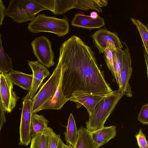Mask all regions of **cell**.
I'll return each mask as SVG.
<instances>
[{"label":"cell","mask_w":148,"mask_h":148,"mask_svg":"<svg viewBox=\"0 0 148 148\" xmlns=\"http://www.w3.org/2000/svg\"><path fill=\"white\" fill-rule=\"evenodd\" d=\"M58 61L61 66L62 92L66 98L69 99L77 90L101 95L113 92L97 65L94 52L79 37L73 36L62 44Z\"/></svg>","instance_id":"1"},{"label":"cell","mask_w":148,"mask_h":148,"mask_svg":"<svg viewBox=\"0 0 148 148\" xmlns=\"http://www.w3.org/2000/svg\"><path fill=\"white\" fill-rule=\"evenodd\" d=\"M123 96L118 90L104 97L97 105L86 122V129L90 132L98 130L104 127L105 123Z\"/></svg>","instance_id":"2"},{"label":"cell","mask_w":148,"mask_h":148,"mask_svg":"<svg viewBox=\"0 0 148 148\" xmlns=\"http://www.w3.org/2000/svg\"><path fill=\"white\" fill-rule=\"evenodd\" d=\"M46 10L43 0H11L6 9L5 16L18 23L31 21L40 12Z\"/></svg>","instance_id":"3"},{"label":"cell","mask_w":148,"mask_h":148,"mask_svg":"<svg viewBox=\"0 0 148 148\" xmlns=\"http://www.w3.org/2000/svg\"><path fill=\"white\" fill-rule=\"evenodd\" d=\"M28 29L33 33L50 32L60 37L67 34L69 30V23L66 19L47 16L44 14H38L29 23Z\"/></svg>","instance_id":"4"},{"label":"cell","mask_w":148,"mask_h":148,"mask_svg":"<svg viewBox=\"0 0 148 148\" xmlns=\"http://www.w3.org/2000/svg\"><path fill=\"white\" fill-rule=\"evenodd\" d=\"M61 77V66L58 62L52 75L40 88L38 92L32 99V113H36L39 111L40 108L55 93Z\"/></svg>","instance_id":"5"},{"label":"cell","mask_w":148,"mask_h":148,"mask_svg":"<svg viewBox=\"0 0 148 148\" xmlns=\"http://www.w3.org/2000/svg\"><path fill=\"white\" fill-rule=\"evenodd\" d=\"M31 45L34 55L42 64L47 68L54 65V56L48 38L45 36L38 37L32 41Z\"/></svg>","instance_id":"6"},{"label":"cell","mask_w":148,"mask_h":148,"mask_svg":"<svg viewBox=\"0 0 148 148\" xmlns=\"http://www.w3.org/2000/svg\"><path fill=\"white\" fill-rule=\"evenodd\" d=\"M90 37L100 54L106 48L115 50L123 48L117 34L108 30L105 27L91 34Z\"/></svg>","instance_id":"7"},{"label":"cell","mask_w":148,"mask_h":148,"mask_svg":"<svg viewBox=\"0 0 148 148\" xmlns=\"http://www.w3.org/2000/svg\"><path fill=\"white\" fill-rule=\"evenodd\" d=\"M14 85L8 73L0 74V98L5 111L8 113L12 111L19 99L13 90Z\"/></svg>","instance_id":"8"},{"label":"cell","mask_w":148,"mask_h":148,"mask_svg":"<svg viewBox=\"0 0 148 148\" xmlns=\"http://www.w3.org/2000/svg\"><path fill=\"white\" fill-rule=\"evenodd\" d=\"M20 127L19 144L27 146L31 142V137L30 130L32 119V101L29 92L23 98Z\"/></svg>","instance_id":"9"},{"label":"cell","mask_w":148,"mask_h":148,"mask_svg":"<svg viewBox=\"0 0 148 148\" xmlns=\"http://www.w3.org/2000/svg\"><path fill=\"white\" fill-rule=\"evenodd\" d=\"M125 48L123 51L121 70V86L119 89L123 95L131 97L133 93L129 83L132 71V60L129 48L124 42Z\"/></svg>","instance_id":"10"},{"label":"cell","mask_w":148,"mask_h":148,"mask_svg":"<svg viewBox=\"0 0 148 148\" xmlns=\"http://www.w3.org/2000/svg\"><path fill=\"white\" fill-rule=\"evenodd\" d=\"M109 95H91L85 93L82 91L77 90L73 93L69 100L76 103L77 108H80L82 105L84 106L90 116L92 113L97 104L104 97Z\"/></svg>","instance_id":"11"},{"label":"cell","mask_w":148,"mask_h":148,"mask_svg":"<svg viewBox=\"0 0 148 148\" xmlns=\"http://www.w3.org/2000/svg\"><path fill=\"white\" fill-rule=\"evenodd\" d=\"M28 63L33 72V81L32 89L29 92L32 99L34 96L38 88L41 85L44 79L50 73L47 69L38 60L33 61L27 60Z\"/></svg>","instance_id":"12"},{"label":"cell","mask_w":148,"mask_h":148,"mask_svg":"<svg viewBox=\"0 0 148 148\" xmlns=\"http://www.w3.org/2000/svg\"><path fill=\"white\" fill-rule=\"evenodd\" d=\"M71 22L73 26L89 30L99 29L105 25L103 18L99 16L94 19L90 16L79 13L75 14Z\"/></svg>","instance_id":"13"},{"label":"cell","mask_w":148,"mask_h":148,"mask_svg":"<svg viewBox=\"0 0 148 148\" xmlns=\"http://www.w3.org/2000/svg\"><path fill=\"white\" fill-rule=\"evenodd\" d=\"M116 127L114 125L105 127L93 132H90L93 140L100 147L106 144L116 134Z\"/></svg>","instance_id":"14"},{"label":"cell","mask_w":148,"mask_h":148,"mask_svg":"<svg viewBox=\"0 0 148 148\" xmlns=\"http://www.w3.org/2000/svg\"><path fill=\"white\" fill-rule=\"evenodd\" d=\"M69 100L64 96L62 92L61 75L59 84L54 95L40 108L39 111L47 109H60Z\"/></svg>","instance_id":"15"},{"label":"cell","mask_w":148,"mask_h":148,"mask_svg":"<svg viewBox=\"0 0 148 148\" xmlns=\"http://www.w3.org/2000/svg\"><path fill=\"white\" fill-rule=\"evenodd\" d=\"M14 85L30 91L32 88L33 75L27 74L19 71L12 70L8 73Z\"/></svg>","instance_id":"16"},{"label":"cell","mask_w":148,"mask_h":148,"mask_svg":"<svg viewBox=\"0 0 148 148\" xmlns=\"http://www.w3.org/2000/svg\"><path fill=\"white\" fill-rule=\"evenodd\" d=\"M100 146L92 140L90 132L83 126L78 130V134L74 148H99Z\"/></svg>","instance_id":"17"},{"label":"cell","mask_w":148,"mask_h":148,"mask_svg":"<svg viewBox=\"0 0 148 148\" xmlns=\"http://www.w3.org/2000/svg\"><path fill=\"white\" fill-rule=\"evenodd\" d=\"M107 0H76L74 8L84 11L93 10L102 12L101 7L108 4Z\"/></svg>","instance_id":"18"},{"label":"cell","mask_w":148,"mask_h":148,"mask_svg":"<svg viewBox=\"0 0 148 148\" xmlns=\"http://www.w3.org/2000/svg\"><path fill=\"white\" fill-rule=\"evenodd\" d=\"M66 131L64 132L65 140L69 145L74 147L78 134L75 122L72 114H71L68 119Z\"/></svg>","instance_id":"19"},{"label":"cell","mask_w":148,"mask_h":148,"mask_svg":"<svg viewBox=\"0 0 148 148\" xmlns=\"http://www.w3.org/2000/svg\"><path fill=\"white\" fill-rule=\"evenodd\" d=\"M49 123V121L43 115L32 114L30 130L32 138L47 127Z\"/></svg>","instance_id":"20"},{"label":"cell","mask_w":148,"mask_h":148,"mask_svg":"<svg viewBox=\"0 0 148 148\" xmlns=\"http://www.w3.org/2000/svg\"><path fill=\"white\" fill-rule=\"evenodd\" d=\"M50 128L48 127L32 138L30 148H48L50 135Z\"/></svg>","instance_id":"21"},{"label":"cell","mask_w":148,"mask_h":148,"mask_svg":"<svg viewBox=\"0 0 148 148\" xmlns=\"http://www.w3.org/2000/svg\"><path fill=\"white\" fill-rule=\"evenodd\" d=\"M0 33V74L6 73L13 70L12 60L4 51Z\"/></svg>","instance_id":"22"},{"label":"cell","mask_w":148,"mask_h":148,"mask_svg":"<svg viewBox=\"0 0 148 148\" xmlns=\"http://www.w3.org/2000/svg\"><path fill=\"white\" fill-rule=\"evenodd\" d=\"M76 0H54V15L62 14L74 8Z\"/></svg>","instance_id":"23"},{"label":"cell","mask_w":148,"mask_h":148,"mask_svg":"<svg viewBox=\"0 0 148 148\" xmlns=\"http://www.w3.org/2000/svg\"><path fill=\"white\" fill-rule=\"evenodd\" d=\"M123 51L121 49H116L114 51L113 54L115 70V78L119 88L121 85V70Z\"/></svg>","instance_id":"24"},{"label":"cell","mask_w":148,"mask_h":148,"mask_svg":"<svg viewBox=\"0 0 148 148\" xmlns=\"http://www.w3.org/2000/svg\"><path fill=\"white\" fill-rule=\"evenodd\" d=\"M133 23L136 27L143 42V46L145 51L148 54V31L147 27L139 20L131 18Z\"/></svg>","instance_id":"25"},{"label":"cell","mask_w":148,"mask_h":148,"mask_svg":"<svg viewBox=\"0 0 148 148\" xmlns=\"http://www.w3.org/2000/svg\"><path fill=\"white\" fill-rule=\"evenodd\" d=\"M114 50L106 48L104 50L103 53L107 66L115 77V70L113 55Z\"/></svg>","instance_id":"26"},{"label":"cell","mask_w":148,"mask_h":148,"mask_svg":"<svg viewBox=\"0 0 148 148\" xmlns=\"http://www.w3.org/2000/svg\"><path fill=\"white\" fill-rule=\"evenodd\" d=\"M64 144L60 138V135L56 134L51 128L48 148H62Z\"/></svg>","instance_id":"27"},{"label":"cell","mask_w":148,"mask_h":148,"mask_svg":"<svg viewBox=\"0 0 148 148\" xmlns=\"http://www.w3.org/2000/svg\"><path fill=\"white\" fill-rule=\"evenodd\" d=\"M137 119L143 124H148V103L142 106L137 117Z\"/></svg>","instance_id":"28"},{"label":"cell","mask_w":148,"mask_h":148,"mask_svg":"<svg viewBox=\"0 0 148 148\" xmlns=\"http://www.w3.org/2000/svg\"><path fill=\"white\" fill-rule=\"evenodd\" d=\"M139 148H148V142L144 134L140 129L138 133L135 135Z\"/></svg>","instance_id":"29"},{"label":"cell","mask_w":148,"mask_h":148,"mask_svg":"<svg viewBox=\"0 0 148 148\" xmlns=\"http://www.w3.org/2000/svg\"><path fill=\"white\" fill-rule=\"evenodd\" d=\"M5 112L2 106L0 98V136L1 128L6 121L5 115Z\"/></svg>","instance_id":"30"},{"label":"cell","mask_w":148,"mask_h":148,"mask_svg":"<svg viewBox=\"0 0 148 148\" xmlns=\"http://www.w3.org/2000/svg\"><path fill=\"white\" fill-rule=\"evenodd\" d=\"M6 9L3 2L0 0V26L3 25V22L5 16Z\"/></svg>","instance_id":"31"},{"label":"cell","mask_w":148,"mask_h":148,"mask_svg":"<svg viewBox=\"0 0 148 148\" xmlns=\"http://www.w3.org/2000/svg\"><path fill=\"white\" fill-rule=\"evenodd\" d=\"M148 54H147L145 51H144V56L145 58V60L146 63V64L147 66V76L148 77Z\"/></svg>","instance_id":"32"},{"label":"cell","mask_w":148,"mask_h":148,"mask_svg":"<svg viewBox=\"0 0 148 148\" xmlns=\"http://www.w3.org/2000/svg\"><path fill=\"white\" fill-rule=\"evenodd\" d=\"M90 16L93 18L95 19L98 17V15L96 12L93 11L90 13Z\"/></svg>","instance_id":"33"},{"label":"cell","mask_w":148,"mask_h":148,"mask_svg":"<svg viewBox=\"0 0 148 148\" xmlns=\"http://www.w3.org/2000/svg\"><path fill=\"white\" fill-rule=\"evenodd\" d=\"M62 148H74L72 146L69 145H66L64 144Z\"/></svg>","instance_id":"34"}]
</instances>
